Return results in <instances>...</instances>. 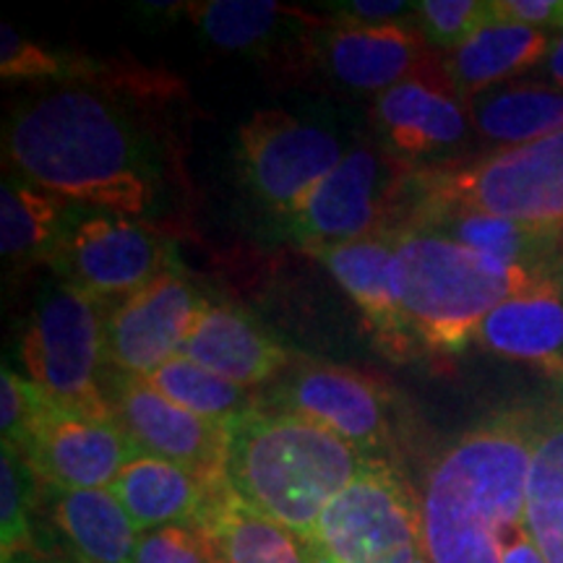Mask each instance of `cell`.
<instances>
[{
  "mask_svg": "<svg viewBox=\"0 0 563 563\" xmlns=\"http://www.w3.org/2000/svg\"><path fill=\"white\" fill-rule=\"evenodd\" d=\"M415 203H454L534 228H563V131L485 159L420 170Z\"/></svg>",
  "mask_w": 563,
  "mask_h": 563,
  "instance_id": "6",
  "label": "cell"
},
{
  "mask_svg": "<svg viewBox=\"0 0 563 563\" xmlns=\"http://www.w3.org/2000/svg\"><path fill=\"white\" fill-rule=\"evenodd\" d=\"M42 483L70 490L110 488L141 452L115 420L47 407L30 441L19 449Z\"/></svg>",
  "mask_w": 563,
  "mask_h": 563,
  "instance_id": "16",
  "label": "cell"
},
{
  "mask_svg": "<svg viewBox=\"0 0 563 563\" xmlns=\"http://www.w3.org/2000/svg\"><path fill=\"white\" fill-rule=\"evenodd\" d=\"M344 154L336 131L285 110L253 112L238 131L245 188L285 220L302 207Z\"/></svg>",
  "mask_w": 563,
  "mask_h": 563,
  "instance_id": "10",
  "label": "cell"
},
{
  "mask_svg": "<svg viewBox=\"0 0 563 563\" xmlns=\"http://www.w3.org/2000/svg\"><path fill=\"white\" fill-rule=\"evenodd\" d=\"M316 563H428L420 496L391 462H368L308 534Z\"/></svg>",
  "mask_w": 563,
  "mask_h": 563,
  "instance_id": "8",
  "label": "cell"
},
{
  "mask_svg": "<svg viewBox=\"0 0 563 563\" xmlns=\"http://www.w3.org/2000/svg\"><path fill=\"white\" fill-rule=\"evenodd\" d=\"M368 462L319 422L256 407L228 428L224 477L251 509L308 538Z\"/></svg>",
  "mask_w": 563,
  "mask_h": 563,
  "instance_id": "3",
  "label": "cell"
},
{
  "mask_svg": "<svg viewBox=\"0 0 563 563\" xmlns=\"http://www.w3.org/2000/svg\"><path fill=\"white\" fill-rule=\"evenodd\" d=\"M405 228L439 232L464 249H473L511 266H525V269L543 274L563 272L561 230L534 228V224L454 207V203H415Z\"/></svg>",
  "mask_w": 563,
  "mask_h": 563,
  "instance_id": "20",
  "label": "cell"
},
{
  "mask_svg": "<svg viewBox=\"0 0 563 563\" xmlns=\"http://www.w3.org/2000/svg\"><path fill=\"white\" fill-rule=\"evenodd\" d=\"M551 277L555 274L496 262L439 232H394V282L405 323L420 350L462 352L477 340L493 308Z\"/></svg>",
  "mask_w": 563,
  "mask_h": 563,
  "instance_id": "4",
  "label": "cell"
},
{
  "mask_svg": "<svg viewBox=\"0 0 563 563\" xmlns=\"http://www.w3.org/2000/svg\"><path fill=\"white\" fill-rule=\"evenodd\" d=\"M89 70V60L45 51L37 42L21 37L13 26H0V76L5 81H58L60 87L89 84L95 81Z\"/></svg>",
  "mask_w": 563,
  "mask_h": 563,
  "instance_id": "31",
  "label": "cell"
},
{
  "mask_svg": "<svg viewBox=\"0 0 563 563\" xmlns=\"http://www.w3.org/2000/svg\"><path fill=\"white\" fill-rule=\"evenodd\" d=\"M561 238H563V228H561Z\"/></svg>",
  "mask_w": 563,
  "mask_h": 563,
  "instance_id": "40",
  "label": "cell"
},
{
  "mask_svg": "<svg viewBox=\"0 0 563 563\" xmlns=\"http://www.w3.org/2000/svg\"><path fill=\"white\" fill-rule=\"evenodd\" d=\"M26 378L60 410L112 420L102 391L104 306L63 279H47L21 329Z\"/></svg>",
  "mask_w": 563,
  "mask_h": 563,
  "instance_id": "5",
  "label": "cell"
},
{
  "mask_svg": "<svg viewBox=\"0 0 563 563\" xmlns=\"http://www.w3.org/2000/svg\"><path fill=\"white\" fill-rule=\"evenodd\" d=\"M180 355L243 389L272 384L292 365L285 344L274 340L243 308L230 302H209L183 342Z\"/></svg>",
  "mask_w": 563,
  "mask_h": 563,
  "instance_id": "19",
  "label": "cell"
},
{
  "mask_svg": "<svg viewBox=\"0 0 563 563\" xmlns=\"http://www.w3.org/2000/svg\"><path fill=\"white\" fill-rule=\"evenodd\" d=\"M47 264L100 306H118L180 266L173 241L157 228L76 203Z\"/></svg>",
  "mask_w": 563,
  "mask_h": 563,
  "instance_id": "9",
  "label": "cell"
},
{
  "mask_svg": "<svg viewBox=\"0 0 563 563\" xmlns=\"http://www.w3.org/2000/svg\"><path fill=\"white\" fill-rule=\"evenodd\" d=\"M342 290L361 308L371 334L394 361L418 355L420 344L407 329L394 282V232L332 245L313 253Z\"/></svg>",
  "mask_w": 563,
  "mask_h": 563,
  "instance_id": "17",
  "label": "cell"
},
{
  "mask_svg": "<svg viewBox=\"0 0 563 563\" xmlns=\"http://www.w3.org/2000/svg\"><path fill=\"white\" fill-rule=\"evenodd\" d=\"M13 170L58 199L144 217L157 207V144L115 95L63 84L19 102L5 125Z\"/></svg>",
  "mask_w": 563,
  "mask_h": 563,
  "instance_id": "1",
  "label": "cell"
},
{
  "mask_svg": "<svg viewBox=\"0 0 563 563\" xmlns=\"http://www.w3.org/2000/svg\"><path fill=\"white\" fill-rule=\"evenodd\" d=\"M467 115L441 58L382 91L371 110L384 150L405 162L454 154L470 139Z\"/></svg>",
  "mask_w": 563,
  "mask_h": 563,
  "instance_id": "14",
  "label": "cell"
},
{
  "mask_svg": "<svg viewBox=\"0 0 563 563\" xmlns=\"http://www.w3.org/2000/svg\"><path fill=\"white\" fill-rule=\"evenodd\" d=\"M527 530L545 563H563V410L538 415L527 483Z\"/></svg>",
  "mask_w": 563,
  "mask_h": 563,
  "instance_id": "28",
  "label": "cell"
},
{
  "mask_svg": "<svg viewBox=\"0 0 563 563\" xmlns=\"http://www.w3.org/2000/svg\"><path fill=\"white\" fill-rule=\"evenodd\" d=\"M51 405V399L30 378L3 365L0 371V433L5 443L16 449L24 446Z\"/></svg>",
  "mask_w": 563,
  "mask_h": 563,
  "instance_id": "33",
  "label": "cell"
},
{
  "mask_svg": "<svg viewBox=\"0 0 563 563\" xmlns=\"http://www.w3.org/2000/svg\"><path fill=\"white\" fill-rule=\"evenodd\" d=\"M313 55L342 89L376 97L439 60L420 24H407V19L389 24H357L344 16L323 21L313 32Z\"/></svg>",
  "mask_w": 563,
  "mask_h": 563,
  "instance_id": "15",
  "label": "cell"
},
{
  "mask_svg": "<svg viewBox=\"0 0 563 563\" xmlns=\"http://www.w3.org/2000/svg\"><path fill=\"white\" fill-rule=\"evenodd\" d=\"M415 16L431 45L454 51L496 13L488 0H422L415 9Z\"/></svg>",
  "mask_w": 563,
  "mask_h": 563,
  "instance_id": "32",
  "label": "cell"
},
{
  "mask_svg": "<svg viewBox=\"0 0 563 563\" xmlns=\"http://www.w3.org/2000/svg\"><path fill=\"white\" fill-rule=\"evenodd\" d=\"M37 501L40 477L16 446L3 441L0 452V561L37 551Z\"/></svg>",
  "mask_w": 563,
  "mask_h": 563,
  "instance_id": "30",
  "label": "cell"
},
{
  "mask_svg": "<svg viewBox=\"0 0 563 563\" xmlns=\"http://www.w3.org/2000/svg\"><path fill=\"white\" fill-rule=\"evenodd\" d=\"M477 342L509 361L563 376V272L493 308Z\"/></svg>",
  "mask_w": 563,
  "mask_h": 563,
  "instance_id": "21",
  "label": "cell"
},
{
  "mask_svg": "<svg viewBox=\"0 0 563 563\" xmlns=\"http://www.w3.org/2000/svg\"><path fill=\"white\" fill-rule=\"evenodd\" d=\"M196 522L214 543L220 563H316L306 538L251 509L228 483Z\"/></svg>",
  "mask_w": 563,
  "mask_h": 563,
  "instance_id": "24",
  "label": "cell"
},
{
  "mask_svg": "<svg viewBox=\"0 0 563 563\" xmlns=\"http://www.w3.org/2000/svg\"><path fill=\"white\" fill-rule=\"evenodd\" d=\"M133 563H220V555L199 522H186L141 532Z\"/></svg>",
  "mask_w": 563,
  "mask_h": 563,
  "instance_id": "34",
  "label": "cell"
},
{
  "mask_svg": "<svg viewBox=\"0 0 563 563\" xmlns=\"http://www.w3.org/2000/svg\"><path fill=\"white\" fill-rule=\"evenodd\" d=\"M264 407L319 422L365 460L389 462L394 446L389 394L361 371L298 361L269 384Z\"/></svg>",
  "mask_w": 563,
  "mask_h": 563,
  "instance_id": "11",
  "label": "cell"
},
{
  "mask_svg": "<svg viewBox=\"0 0 563 563\" xmlns=\"http://www.w3.org/2000/svg\"><path fill=\"white\" fill-rule=\"evenodd\" d=\"M548 68H551V76L559 84V89H563V32L553 40L551 53H548Z\"/></svg>",
  "mask_w": 563,
  "mask_h": 563,
  "instance_id": "38",
  "label": "cell"
},
{
  "mask_svg": "<svg viewBox=\"0 0 563 563\" xmlns=\"http://www.w3.org/2000/svg\"><path fill=\"white\" fill-rule=\"evenodd\" d=\"M415 175L412 162L384 146H355L287 220V232L316 253L402 230L412 209Z\"/></svg>",
  "mask_w": 563,
  "mask_h": 563,
  "instance_id": "7",
  "label": "cell"
},
{
  "mask_svg": "<svg viewBox=\"0 0 563 563\" xmlns=\"http://www.w3.org/2000/svg\"><path fill=\"white\" fill-rule=\"evenodd\" d=\"M534 433V412H498L435 456L420 496L428 563H501L504 538L527 522Z\"/></svg>",
  "mask_w": 563,
  "mask_h": 563,
  "instance_id": "2",
  "label": "cell"
},
{
  "mask_svg": "<svg viewBox=\"0 0 563 563\" xmlns=\"http://www.w3.org/2000/svg\"><path fill=\"white\" fill-rule=\"evenodd\" d=\"M470 121L493 144L525 146L563 131V89L548 84H511L467 102Z\"/></svg>",
  "mask_w": 563,
  "mask_h": 563,
  "instance_id": "26",
  "label": "cell"
},
{
  "mask_svg": "<svg viewBox=\"0 0 563 563\" xmlns=\"http://www.w3.org/2000/svg\"><path fill=\"white\" fill-rule=\"evenodd\" d=\"M11 563H76V561H70L68 555L63 553L47 551V548H37V551L19 555V559H13Z\"/></svg>",
  "mask_w": 563,
  "mask_h": 563,
  "instance_id": "39",
  "label": "cell"
},
{
  "mask_svg": "<svg viewBox=\"0 0 563 563\" xmlns=\"http://www.w3.org/2000/svg\"><path fill=\"white\" fill-rule=\"evenodd\" d=\"M102 391L115 426L141 454L180 464L207 483H224L228 428L183 410L144 376L104 365Z\"/></svg>",
  "mask_w": 563,
  "mask_h": 563,
  "instance_id": "12",
  "label": "cell"
},
{
  "mask_svg": "<svg viewBox=\"0 0 563 563\" xmlns=\"http://www.w3.org/2000/svg\"><path fill=\"white\" fill-rule=\"evenodd\" d=\"M340 13L357 24H389V21H405L415 13L418 3H405V0H355V3H340Z\"/></svg>",
  "mask_w": 563,
  "mask_h": 563,
  "instance_id": "36",
  "label": "cell"
},
{
  "mask_svg": "<svg viewBox=\"0 0 563 563\" xmlns=\"http://www.w3.org/2000/svg\"><path fill=\"white\" fill-rule=\"evenodd\" d=\"M551 45L553 42L543 30L493 16L460 47L449 51L443 68L456 95L467 104L511 76L538 66L551 53Z\"/></svg>",
  "mask_w": 563,
  "mask_h": 563,
  "instance_id": "23",
  "label": "cell"
},
{
  "mask_svg": "<svg viewBox=\"0 0 563 563\" xmlns=\"http://www.w3.org/2000/svg\"><path fill=\"white\" fill-rule=\"evenodd\" d=\"M186 13L211 45L228 53H266L282 32L319 21L274 0H207L188 3Z\"/></svg>",
  "mask_w": 563,
  "mask_h": 563,
  "instance_id": "27",
  "label": "cell"
},
{
  "mask_svg": "<svg viewBox=\"0 0 563 563\" xmlns=\"http://www.w3.org/2000/svg\"><path fill=\"white\" fill-rule=\"evenodd\" d=\"M146 382L165 394L170 402L180 405L183 410L224 428H230L245 412L256 410L262 402V399L253 397L251 389L224 382L222 376L183 355L167 361L152 376H146Z\"/></svg>",
  "mask_w": 563,
  "mask_h": 563,
  "instance_id": "29",
  "label": "cell"
},
{
  "mask_svg": "<svg viewBox=\"0 0 563 563\" xmlns=\"http://www.w3.org/2000/svg\"><path fill=\"white\" fill-rule=\"evenodd\" d=\"M228 483V481H224ZM224 483H207L180 464L141 454L110 485L139 532L196 522Z\"/></svg>",
  "mask_w": 563,
  "mask_h": 563,
  "instance_id": "22",
  "label": "cell"
},
{
  "mask_svg": "<svg viewBox=\"0 0 563 563\" xmlns=\"http://www.w3.org/2000/svg\"><path fill=\"white\" fill-rule=\"evenodd\" d=\"M209 302L180 266L162 274L150 287L104 311V365L129 376H152L180 355Z\"/></svg>",
  "mask_w": 563,
  "mask_h": 563,
  "instance_id": "13",
  "label": "cell"
},
{
  "mask_svg": "<svg viewBox=\"0 0 563 563\" xmlns=\"http://www.w3.org/2000/svg\"><path fill=\"white\" fill-rule=\"evenodd\" d=\"M37 519L76 563H133L139 530L108 488L70 490L40 481Z\"/></svg>",
  "mask_w": 563,
  "mask_h": 563,
  "instance_id": "18",
  "label": "cell"
},
{
  "mask_svg": "<svg viewBox=\"0 0 563 563\" xmlns=\"http://www.w3.org/2000/svg\"><path fill=\"white\" fill-rule=\"evenodd\" d=\"M493 13L543 32L563 30V0H493Z\"/></svg>",
  "mask_w": 563,
  "mask_h": 563,
  "instance_id": "35",
  "label": "cell"
},
{
  "mask_svg": "<svg viewBox=\"0 0 563 563\" xmlns=\"http://www.w3.org/2000/svg\"><path fill=\"white\" fill-rule=\"evenodd\" d=\"M74 203L42 191L21 175L0 183V251L13 269L51 262Z\"/></svg>",
  "mask_w": 563,
  "mask_h": 563,
  "instance_id": "25",
  "label": "cell"
},
{
  "mask_svg": "<svg viewBox=\"0 0 563 563\" xmlns=\"http://www.w3.org/2000/svg\"><path fill=\"white\" fill-rule=\"evenodd\" d=\"M501 563H545L543 553H540L530 530H527V522L504 538Z\"/></svg>",
  "mask_w": 563,
  "mask_h": 563,
  "instance_id": "37",
  "label": "cell"
}]
</instances>
